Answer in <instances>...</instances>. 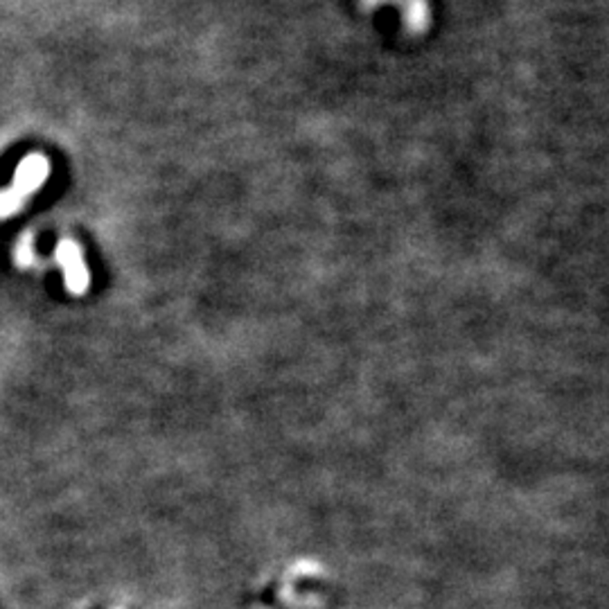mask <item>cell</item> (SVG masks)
Segmentation results:
<instances>
[{
	"label": "cell",
	"mask_w": 609,
	"mask_h": 609,
	"mask_svg": "<svg viewBox=\"0 0 609 609\" xmlns=\"http://www.w3.org/2000/svg\"><path fill=\"white\" fill-rule=\"evenodd\" d=\"M45 176H48V163H45V158H41V156H30V158L18 167L16 181H14V187L9 190V195L16 192V199H14V204L9 205V208H5V214H9L16 205H21L23 196L30 195L32 190H36V187L43 183Z\"/></svg>",
	"instance_id": "obj_1"
},
{
	"label": "cell",
	"mask_w": 609,
	"mask_h": 609,
	"mask_svg": "<svg viewBox=\"0 0 609 609\" xmlns=\"http://www.w3.org/2000/svg\"><path fill=\"white\" fill-rule=\"evenodd\" d=\"M406 25L411 27V30H423L424 25H427V18H429V7L424 0H409V5H406Z\"/></svg>",
	"instance_id": "obj_2"
},
{
	"label": "cell",
	"mask_w": 609,
	"mask_h": 609,
	"mask_svg": "<svg viewBox=\"0 0 609 609\" xmlns=\"http://www.w3.org/2000/svg\"><path fill=\"white\" fill-rule=\"evenodd\" d=\"M366 3H377V0H366Z\"/></svg>",
	"instance_id": "obj_3"
}]
</instances>
